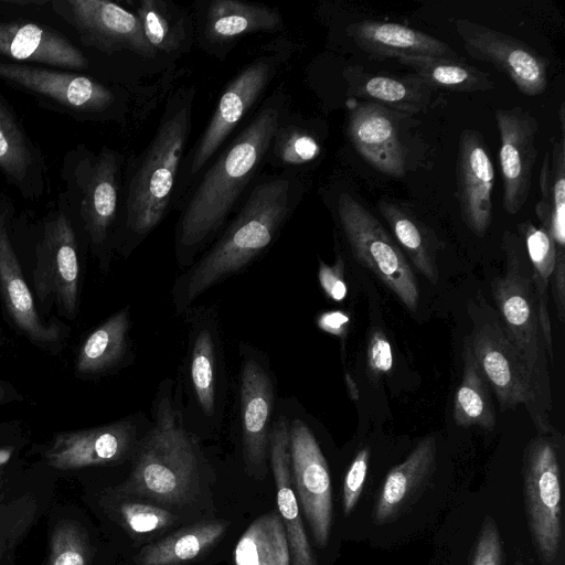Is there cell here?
<instances>
[{
  "label": "cell",
  "mask_w": 565,
  "mask_h": 565,
  "mask_svg": "<svg viewBox=\"0 0 565 565\" xmlns=\"http://www.w3.org/2000/svg\"><path fill=\"white\" fill-rule=\"evenodd\" d=\"M280 116L267 103L205 172L178 222L179 254L198 249L222 226L271 148Z\"/></svg>",
  "instance_id": "1"
},
{
  "label": "cell",
  "mask_w": 565,
  "mask_h": 565,
  "mask_svg": "<svg viewBox=\"0 0 565 565\" xmlns=\"http://www.w3.org/2000/svg\"><path fill=\"white\" fill-rule=\"evenodd\" d=\"M297 194L291 171L258 182L223 236L188 273L179 306L191 303L267 248L290 215Z\"/></svg>",
  "instance_id": "2"
},
{
  "label": "cell",
  "mask_w": 565,
  "mask_h": 565,
  "mask_svg": "<svg viewBox=\"0 0 565 565\" xmlns=\"http://www.w3.org/2000/svg\"><path fill=\"white\" fill-rule=\"evenodd\" d=\"M193 94L175 97L132 173L126 198V227L136 237L148 235L163 218L191 128Z\"/></svg>",
  "instance_id": "3"
},
{
  "label": "cell",
  "mask_w": 565,
  "mask_h": 565,
  "mask_svg": "<svg viewBox=\"0 0 565 565\" xmlns=\"http://www.w3.org/2000/svg\"><path fill=\"white\" fill-rule=\"evenodd\" d=\"M196 452L168 398L158 405L156 426L142 440L132 473L122 490L164 503L188 497Z\"/></svg>",
  "instance_id": "4"
},
{
  "label": "cell",
  "mask_w": 565,
  "mask_h": 565,
  "mask_svg": "<svg viewBox=\"0 0 565 565\" xmlns=\"http://www.w3.org/2000/svg\"><path fill=\"white\" fill-rule=\"evenodd\" d=\"M468 339L475 360L495 394L500 411L523 404L543 434L553 431L545 413L537 405L543 394L550 397L548 383L511 341L500 321L476 326Z\"/></svg>",
  "instance_id": "5"
},
{
  "label": "cell",
  "mask_w": 565,
  "mask_h": 565,
  "mask_svg": "<svg viewBox=\"0 0 565 565\" xmlns=\"http://www.w3.org/2000/svg\"><path fill=\"white\" fill-rule=\"evenodd\" d=\"M338 215L352 254L370 269L403 305L415 312L419 289L403 250L382 223L349 193L338 198Z\"/></svg>",
  "instance_id": "6"
},
{
  "label": "cell",
  "mask_w": 565,
  "mask_h": 565,
  "mask_svg": "<svg viewBox=\"0 0 565 565\" xmlns=\"http://www.w3.org/2000/svg\"><path fill=\"white\" fill-rule=\"evenodd\" d=\"M71 204L77 213L94 246L108 237L118 211L120 158L103 149L97 154L88 150L70 151L63 164Z\"/></svg>",
  "instance_id": "7"
},
{
  "label": "cell",
  "mask_w": 565,
  "mask_h": 565,
  "mask_svg": "<svg viewBox=\"0 0 565 565\" xmlns=\"http://www.w3.org/2000/svg\"><path fill=\"white\" fill-rule=\"evenodd\" d=\"M502 243L507 255V273L503 277H495L492 280V296L511 341L537 374L548 383L537 299L532 275L529 276L524 270L523 245L521 238L510 231L504 232Z\"/></svg>",
  "instance_id": "8"
},
{
  "label": "cell",
  "mask_w": 565,
  "mask_h": 565,
  "mask_svg": "<svg viewBox=\"0 0 565 565\" xmlns=\"http://www.w3.org/2000/svg\"><path fill=\"white\" fill-rule=\"evenodd\" d=\"M524 492L529 527L545 565L558 558L563 544L561 470L555 445L545 436L527 446Z\"/></svg>",
  "instance_id": "9"
},
{
  "label": "cell",
  "mask_w": 565,
  "mask_h": 565,
  "mask_svg": "<svg viewBox=\"0 0 565 565\" xmlns=\"http://www.w3.org/2000/svg\"><path fill=\"white\" fill-rule=\"evenodd\" d=\"M35 257L33 285L38 299L41 303L52 299L61 315L75 318L79 267L75 232L65 211L45 223Z\"/></svg>",
  "instance_id": "10"
},
{
  "label": "cell",
  "mask_w": 565,
  "mask_h": 565,
  "mask_svg": "<svg viewBox=\"0 0 565 565\" xmlns=\"http://www.w3.org/2000/svg\"><path fill=\"white\" fill-rule=\"evenodd\" d=\"M455 28L468 54L505 74L519 92L537 96L546 89L548 61L529 44L465 19L455 20Z\"/></svg>",
  "instance_id": "11"
},
{
  "label": "cell",
  "mask_w": 565,
  "mask_h": 565,
  "mask_svg": "<svg viewBox=\"0 0 565 565\" xmlns=\"http://www.w3.org/2000/svg\"><path fill=\"white\" fill-rule=\"evenodd\" d=\"M290 471L299 508L316 544L323 548L332 522V489L327 460L309 427L300 419L289 426Z\"/></svg>",
  "instance_id": "12"
},
{
  "label": "cell",
  "mask_w": 565,
  "mask_h": 565,
  "mask_svg": "<svg viewBox=\"0 0 565 565\" xmlns=\"http://www.w3.org/2000/svg\"><path fill=\"white\" fill-rule=\"evenodd\" d=\"M54 11L78 33L84 45L105 53L131 51L152 57L154 49L148 43L136 13L105 0H60Z\"/></svg>",
  "instance_id": "13"
},
{
  "label": "cell",
  "mask_w": 565,
  "mask_h": 565,
  "mask_svg": "<svg viewBox=\"0 0 565 565\" xmlns=\"http://www.w3.org/2000/svg\"><path fill=\"white\" fill-rule=\"evenodd\" d=\"M276 71L271 57H259L244 67L222 93L189 164V178L202 171L222 143L264 93Z\"/></svg>",
  "instance_id": "14"
},
{
  "label": "cell",
  "mask_w": 565,
  "mask_h": 565,
  "mask_svg": "<svg viewBox=\"0 0 565 565\" xmlns=\"http://www.w3.org/2000/svg\"><path fill=\"white\" fill-rule=\"evenodd\" d=\"M494 118L500 134L503 206L509 214H516L526 203L531 190L532 171L537 158L535 137L539 122L520 106L498 109Z\"/></svg>",
  "instance_id": "15"
},
{
  "label": "cell",
  "mask_w": 565,
  "mask_h": 565,
  "mask_svg": "<svg viewBox=\"0 0 565 565\" xmlns=\"http://www.w3.org/2000/svg\"><path fill=\"white\" fill-rule=\"evenodd\" d=\"M0 78L79 114H100L115 103L108 87L75 72L1 60Z\"/></svg>",
  "instance_id": "16"
},
{
  "label": "cell",
  "mask_w": 565,
  "mask_h": 565,
  "mask_svg": "<svg viewBox=\"0 0 565 565\" xmlns=\"http://www.w3.org/2000/svg\"><path fill=\"white\" fill-rule=\"evenodd\" d=\"M406 115L372 103L350 107L348 135L359 154L375 170L402 178L407 170L401 120Z\"/></svg>",
  "instance_id": "17"
},
{
  "label": "cell",
  "mask_w": 565,
  "mask_h": 565,
  "mask_svg": "<svg viewBox=\"0 0 565 565\" xmlns=\"http://www.w3.org/2000/svg\"><path fill=\"white\" fill-rule=\"evenodd\" d=\"M457 199L460 215L476 236L483 237L492 218L494 168L482 136L463 129L456 161Z\"/></svg>",
  "instance_id": "18"
},
{
  "label": "cell",
  "mask_w": 565,
  "mask_h": 565,
  "mask_svg": "<svg viewBox=\"0 0 565 565\" xmlns=\"http://www.w3.org/2000/svg\"><path fill=\"white\" fill-rule=\"evenodd\" d=\"M135 440V426L118 422L89 429L60 433L46 449V462L56 469L70 470L105 465L122 459Z\"/></svg>",
  "instance_id": "19"
},
{
  "label": "cell",
  "mask_w": 565,
  "mask_h": 565,
  "mask_svg": "<svg viewBox=\"0 0 565 565\" xmlns=\"http://www.w3.org/2000/svg\"><path fill=\"white\" fill-rule=\"evenodd\" d=\"M0 56L74 71L88 65L83 52L63 34L33 22H0Z\"/></svg>",
  "instance_id": "20"
},
{
  "label": "cell",
  "mask_w": 565,
  "mask_h": 565,
  "mask_svg": "<svg viewBox=\"0 0 565 565\" xmlns=\"http://www.w3.org/2000/svg\"><path fill=\"white\" fill-rule=\"evenodd\" d=\"M0 292L9 316L31 341L50 345L60 341L62 328L43 322L24 281L8 231L7 214L0 211Z\"/></svg>",
  "instance_id": "21"
},
{
  "label": "cell",
  "mask_w": 565,
  "mask_h": 565,
  "mask_svg": "<svg viewBox=\"0 0 565 565\" xmlns=\"http://www.w3.org/2000/svg\"><path fill=\"white\" fill-rule=\"evenodd\" d=\"M343 76L349 96L404 115L426 110L434 95V88L415 73H371L359 65H351L344 70Z\"/></svg>",
  "instance_id": "22"
},
{
  "label": "cell",
  "mask_w": 565,
  "mask_h": 565,
  "mask_svg": "<svg viewBox=\"0 0 565 565\" xmlns=\"http://www.w3.org/2000/svg\"><path fill=\"white\" fill-rule=\"evenodd\" d=\"M347 33L376 60L403 56L462 60L446 42L399 23L363 20L349 24Z\"/></svg>",
  "instance_id": "23"
},
{
  "label": "cell",
  "mask_w": 565,
  "mask_h": 565,
  "mask_svg": "<svg viewBox=\"0 0 565 565\" xmlns=\"http://www.w3.org/2000/svg\"><path fill=\"white\" fill-rule=\"evenodd\" d=\"M270 461L276 483L278 513L284 522L290 565H318L308 541L300 508L292 489L289 454V426L285 417L276 420L269 434Z\"/></svg>",
  "instance_id": "24"
},
{
  "label": "cell",
  "mask_w": 565,
  "mask_h": 565,
  "mask_svg": "<svg viewBox=\"0 0 565 565\" xmlns=\"http://www.w3.org/2000/svg\"><path fill=\"white\" fill-rule=\"evenodd\" d=\"M241 417L243 444L249 467L265 468L273 407V383L265 369L247 359L241 372Z\"/></svg>",
  "instance_id": "25"
},
{
  "label": "cell",
  "mask_w": 565,
  "mask_h": 565,
  "mask_svg": "<svg viewBox=\"0 0 565 565\" xmlns=\"http://www.w3.org/2000/svg\"><path fill=\"white\" fill-rule=\"evenodd\" d=\"M436 454V437L428 435L403 462L390 470L375 503L376 523L390 522L415 498L435 470Z\"/></svg>",
  "instance_id": "26"
},
{
  "label": "cell",
  "mask_w": 565,
  "mask_h": 565,
  "mask_svg": "<svg viewBox=\"0 0 565 565\" xmlns=\"http://www.w3.org/2000/svg\"><path fill=\"white\" fill-rule=\"evenodd\" d=\"M0 173L25 198H36L43 190V163L40 152L15 116L1 102Z\"/></svg>",
  "instance_id": "27"
},
{
  "label": "cell",
  "mask_w": 565,
  "mask_h": 565,
  "mask_svg": "<svg viewBox=\"0 0 565 565\" xmlns=\"http://www.w3.org/2000/svg\"><path fill=\"white\" fill-rule=\"evenodd\" d=\"M280 14L266 6L238 0H214L204 22V36L213 43H227L255 32L281 28Z\"/></svg>",
  "instance_id": "28"
},
{
  "label": "cell",
  "mask_w": 565,
  "mask_h": 565,
  "mask_svg": "<svg viewBox=\"0 0 565 565\" xmlns=\"http://www.w3.org/2000/svg\"><path fill=\"white\" fill-rule=\"evenodd\" d=\"M541 199L535 213L554 241L557 255L565 247V139L554 138L546 149L540 173Z\"/></svg>",
  "instance_id": "29"
},
{
  "label": "cell",
  "mask_w": 565,
  "mask_h": 565,
  "mask_svg": "<svg viewBox=\"0 0 565 565\" xmlns=\"http://www.w3.org/2000/svg\"><path fill=\"white\" fill-rule=\"evenodd\" d=\"M377 209L401 249L431 284H437V239L434 233L406 205L397 201L381 200Z\"/></svg>",
  "instance_id": "30"
},
{
  "label": "cell",
  "mask_w": 565,
  "mask_h": 565,
  "mask_svg": "<svg viewBox=\"0 0 565 565\" xmlns=\"http://www.w3.org/2000/svg\"><path fill=\"white\" fill-rule=\"evenodd\" d=\"M223 522L200 523L184 527L160 541L143 546L136 555L137 565H178L196 558L223 535Z\"/></svg>",
  "instance_id": "31"
},
{
  "label": "cell",
  "mask_w": 565,
  "mask_h": 565,
  "mask_svg": "<svg viewBox=\"0 0 565 565\" xmlns=\"http://www.w3.org/2000/svg\"><path fill=\"white\" fill-rule=\"evenodd\" d=\"M463 372L454 399V419L460 427L478 426L492 430L495 412L490 386L471 351L469 339L463 343Z\"/></svg>",
  "instance_id": "32"
},
{
  "label": "cell",
  "mask_w": 565,
  "mask_h": 565,
  "mask_svg": "<svg viewBox=\"0 0 565 565\" xmlns=\"http://www.w3.org/2000/svg\"><path fill=\"white\" fill-rule=\"evenodd\" d=\"M235 565H290L284 522L276 511L256 519L235 547Z\"/></svg>",
  "instance_id": "33"
},
{
  "label": "cell",
  "mask_w": 565,
  "mask_h": 565,
  "mask_svg": "<svg viewBox=\"0 0 565 565\" xmlns=\"http://www.w3.org/2000/svg\"><path fill=\"white\" fill-rule=\"evenodd\" d=\"M411 67L434 89L471 93L494 88L489 73L469 65L463 60H448L436 56H403L397 58Z\"/></svg>",
  "instance_id": "34"
},
{
  "label": "cell",
  "mask_w": 565,
  "mask_h": 565,
  "mask_svg": "<svg viewBox=\"0 0 565 565\" xmlns=\"http://www.w3.org/2000/svg\"><path fill=\"white\" fill-rule=\"evenodd\" d=\"M129 326V311L125 308L94 330L81 347L77 373L94 375L115 366L126 352Z\"/></svg>",
  "instance_id": "35"
},
{
  "label": "cell",
  "mask_w": 565,
  "mask_h": 565,
  "mask_svg": "<svg viewBox=\"0 0 565 565\" xmlns=\"http://www.w3.org/2000/svg\"><path fill=\"white\" fill-rule=\"evenodd\" d=\"M215 344L210 330L200 331L192 345L191 382L198 403L206 415L215 409Z\"/></svg>",
  "instance_id": "36"
},
{
  "label": "cell",
  "mask_w": 565,
  "mask_h": 565,
  "mask_svg": "<svg viewBox=\"0 0 565 565\" xmlns=\"http://www.w3.org/2000/svg\"><path fill=\"white\" fill-rule=\"evenodd\" d=\"M142 32L154 51L171 52L181 44L182 28L167 3L161 0H141L136 9Z\"/></svg>",
  "instance_id": "37"
},
{
  "label": "cell",
  "mask_w": 565,
  "mask_h": 565,
  "mask_svg": "<svg viewBox=\"0 0 565 565\" xmlns=\"http://www.w3.org/2000/svg\"><path fill=\"white\" fill-rule=\"evenodd\" d=\"M524 239L525 249L532 265V279L536 297L547 298V287L553 275L557 249L548 232L526 221L518 224Z\"/></svg>",
  "instance_id": "38"
},
{
  "label": "cell",
  "mask_w": 565,
  "mask_h": 565,
  "mask_svg": "<svg viewBox=\"0 0 565 565\" xmlns=\"http://www.w3.org/2000/svg\"><path fill=\"white\" fill-rule=\"evenodd\" d=\"M271 148L279 162L288 167L306 164L320 154V145L307 130L289 126L278 128Z\"/></svg>",
  "instance_id": "39"
},
{
  "label": "cell",
  "mask_w": 565,
  "mask_h": 565,
  "mask_svg": "<svg viewBox=\"0 0 565 565\" xmlns=\"http://www.w3.org/2000/svg\"><path fill=\"white\" fill-rule=\"evenodd\" d=\"M89 553L83 532L68 522L58 524L51 537L47 565H88Z\"/></svg>",
  "instance_id": "40"
},
{
  "label": "cell",
  "mask_w": 565,
  "mask_h": 565,
  "mask_svg": "<svg viewBox=\"0 0 565 565\" xmlns=\"http://www.w3.org/2000/svg\"><path fill=\"white\" fill-rule=\"evenodd\" d=\"M124 524L135 533H149L164 529L175 522L169 511L139 502H124L119 507Z\"/></svg>",
  "instance_id": "41"
},
{
  "label": "cell",
  "mask_w": 565,
  "mask_h": 565,
  "mask_svg": "<svg viewBox=\"0 0 565 565\" xmlns=\"http://www.w3.org/2000/svg\"><path fill=\"white\" fill-rule=\"evenodd\" d=\"M370 462V451L362 448L351 462L343 481L342 509L349 515L355 508L363 490Z\"/></svg>",
  "instance_id": "42"
},
{
  "label": "cell",
  "mask_w": 565,
  "mask_h": 565,
  "mask_svg": "<svg viewBox=\"0 0 565 565\" xmlns=\"http://www.w3.org/2000/svg\"><path fill=\"white\" fill-rule=\"evenodd\" d=\"M503 551L495 521L486 516L475 547L471 565H502Z\"/></svg>",
  "instance_id": "43"
},
{
  "label": "cell",
  "mask_w": 565,
  "mask_h": 565,
  "mask_svg": "<svg viewBox=\"0 0 565 565\" xmlns=\"http://www.w3.org/2000/svg\"><path fill=\"white\" fill-rule=\"evenodd\" d=\"M367 370L372 376L387 374L393 367L390 341L381 329H374L367 341Z\"/></svg>",
  "instance_id": "44"
},
{
  "label": "cell",
  "mask_w": 565,
  "mask_h": 565,
  "mask_svg": "<svg viewBox=\"0 0 565 565\" xmlns=\"http://www.w3.org/2000/svg\"><path fill=\"white\" fill-rule=\"evenodd\" d=\"M318 280L326 296L333 301H342L347 296L344 260L340 254L333 265L319 262Z\"/></svg>",
  "instance_id": "45"
},
{
  "label": "cell",
  "mask_w": 565,
  "mask_h": 565,
  "mask_svg": "<svg viewBox=\"0 0 565 565\" xmlns=\"http://www.w3.org/2000/svg\"><path fill=\"white\" fill-rule=\"evenodd\" d=\"M350 323V316L341 310L322 312L317 318V326L323 332L344 339Z\"/></svg>",
  "instance_id": "46"
},
{
  "label": "cell",
  "mask_w": 565,
  "mask_h": 565,
  "mask_svg": "<svg viewBox=\"0 0 565 565\" xmlns=\"http://www.w3.org/2000/svg\"><path fill=\"white\" fill-rule=\"evenodd\" d=\"M552 292L561 322L565 318V255H557L556 264L551 277Z\"/></svg>",
  "instance_id": "47"
},
{
  "label": "cell",
  "mask_w": 565,
  "mask_h": 565,
  "mask_svg": "<svg viewBox=\"0 0 565 565\" xmlns=\"http://www.w3.org/2000/svg\"><path fill=\"white\" fill-rule=\"evenodd\" d=\"M345 382H347V386L349 388V393H350V396L353 398V399H356L358 398V388H356V385L354 383V381L351 379L350 374L347 373L345 374Z\"/></svg>",
  "instance_id": "48"
},
{
  "label": "cell",
  "mask_w": 565,
  "mask_h": 565,
  "mask_svg": "<svg viewBox=\"0 0 565 565\" xmlns=\"http://www.w3.org/2000/svg\"><path fill=\"white\" fill-rule=\"evenodd\" d=\"M558 115H559V126H561V131H562L561 137L564 138V134H565V106H564V103L561 104Z\"/></svg>",
  "instance_id": "49"
},
{
  "label": "cell",
  "mask_w": 565,
  "mask_h": 565,
  "mask_svg": "<svg viewBox=\"0 0 565 565\" xmlns=\"http://www.w3.org/2000/svg\"><path fill=\"white\" fill-rule=\"evenodd\" d=\"M10 456V449H0V469L9 460Z\"/></svg>",
  "instance_id": "50"
},
{
  "label": "cell",
  "mask_w": 565,
  "mask_h": 565,
  "mask_svg": "<svg viewBox=\"0 0 565 565\" xmlns=\"http://www.w3.org/2000/svg\"><path fill=\"white\" fill-rule=\"evenodd\" d=\"M3 535H4V533H3V534H0V558H1L2 554H3L4 548H6V546H4V542H6L7 540L4 539V536H3Z\"/></svg>",
  "instance_id": "51"
},
{
  "label": "cell",
  "mask_w": 565,
  "mask_h": 565,
  "mask_svg": "<svg viewBox=\"0 0 565 565\" xmlns=\"http://www.w3.org/2000/svg\"><path fill=\"white\" fill-rule=\"evenodd\" d=\"M4 396H6V391L2 387V385L0 384V402L4 398Z\"/></svg>",
  "instance_id": "52"
}]
</instances>
